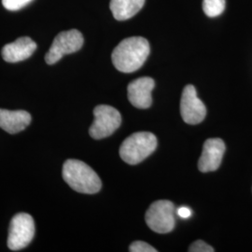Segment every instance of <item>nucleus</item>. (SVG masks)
<instances>
[{"label":"nucleus","mask_w":252,"mask_h":252,"mask_svg":"<svg viewBox=\"0 0 252 252\" xmlns=\"http://www.w3.org/2000/svg\"><path fill=\"white\" fill-rule=\"evenodd\" d=\"M35 235V222L27 213H19L12 218L9 224L8 246L9 250L17 252L25 249Z\"/></svg>","instance_id":"423d86ee"},{"label":"nucleus","mask_w":252,"mask_h":252,"mask_svg":"<svg viewBox=\"0 0 252 252\" xmlns=\"http://www.w3.org/2000/svg\"><path fill=\"white\" fill-rule=\"evenodd\" d=\"M31 1L32 0H2V4L8 10H18L27 6Z\"/></svg>","instance_id":"2eb2a0df"},{"label":"nucleus","mask_w":252,"mask_h":252,"mask_svg":"<svg viewBox=\"0 0 252 252\" xmlns=\"http://www.w3.org/2000/svg\"><path fill=\"white\" fill-rule=\"evenodd\" d=\"M63 178L74 190L81 193L94 194L102 187L101 180L94 170L85 162L75 159L63 163Z\"/></svg>","instance_id":"f03ea898"},{"label":"nucleus","mask_w":252,"mask_h":252,"mask_svg":"<svg viewBox=\"0 0 252 252\" xmlns=\"http://www.w3.org/2000/svg\"><path fill=\"white\" fill-rule=\"evenodd\" d=\"M225 0H203V9L208 17H217L225 9Z\"/></svg>","instance_id":"4468645a"},{"label":"nucleus","mask_w":252,"mask_h":252,"mask_svg":"<svg viewBox=\"0 0 252 252\" xmlns=\"http://www.w3.org/2000/svg\"><path fill=\"white\" fill-rule=\"evenodd\" d=\"M83 42V36L77 29H71L59 33L55 36L49 52L46 54V63L54 64L61 60L63 55L80 51Z\"/></svg>","instance_id":"0eeeda50"},{"label":"nucleus","mask_w":252,"mask_h":252,"mask_svg":"<svg viewBox=\"0 0 252 252\" xmlns=\"http://www.w3.org/2000/svg\"><path fill=\"white\" fill-rule=\"evenodd\" d=\"M145 0H111L110 10L118 21L132 18L143 8Z\"/></svg>","instance_id":"ddd939ff"},{"label":"nucleus","mask_w":252,"mask_h":252,"mask_svg":"<svg viewBox=\"0 0 252 252\" xmlns=\"http://www.w3.org/2000/svg\"><path fill=\"white\" fill-rule=\"evenodd\" d=\"M225 143L220 138H209L205 142L198 161L199 170L203 173L216 171L225 153Z\"/></svg>","instance_id":"1a4fd4ad"},{"label":"nucleus","mask_w":252,"mask_h":252,"mask_svg":"<svg viewBox=\"0 0 252 252\" xmlns=\"http://www.w3.org/2000/svg\"><path fill=\"white\" fill-rule=\"evenodd\" d=\"M94 121L89 134L94 139H102L112 135L122 124V116L117 109L108 105H99L94 109Z\"/></svg>","instance_id":"39448f33"},{"label":"nucleus","mask_w":252,"mask_h":252,"mask_svg":"<svg viewBox=\"0 0 252 252\" xmlns=\"http://www.w3.org/2000/svg\"><path fill=\"white\" fill-rule=\"evenodd\" d=\"M178 215L182 219H188L191 215V211L189 207H182L179 208Z\"/></svg>","instance_id":"a211bd4d"},{"label":"nucleus","mask_w":252,"mask_h":252,"mask_svg":"<svg viewBox=\"0 0 252 252\" xmlns=\"http://www.w3.org/2000/svg\"><path fill=\"white\" fill-rule=\"evenodd\" d=\"M129 251L131 252H157L156 249L143 241L133 242L129 248Z\"/></svg>","instance_id":"dca6fc26"},{"label":"nucleus","mask_w":252,"mask_h":252,"mask_svg":"<svg viewBox=\"0 0 252 252\" xmlns=\"http://www.w3.org/2000/svg\"><path fill=\"white\" fill-rule=\"evenodd\" d=\"M150 52V44L146 38L131 36L119 43L112 52L111 59L119 71L135 72L144 64Z\"/></svg>","instance_id":"f257e3e1"},{"label":"nucleus","mask_w":252,"mask_h":252,"mask_svg":"<svg viewBox=\"0 0 252 252\" xmlns=\"http://www.w3.org/2000/svg\"><path fill=\"white\" fill-rule=\"evenodd\" d=\"M157 148V138L150 132H137L128 136L121 145L120 156L128 164L144 161Z\"/></svg>","instance_id":"7ed1b4c3"},{"label":"nucleus","mask_w":252,"mask_h":252,"mask_svg":"<svg viewBox=\"0 0 252 252\" xmlns=\"http://www.w3.org/2000/svg\"><path fill=\"white\" fill-rule=\"evenodd\" d=\"M180 114L188 125H198L207 115L205 104L199 99L196 89L193 85L185 86L180 100Z\"/></svg>","instance_id":"6e6552de"},{"label":"nucleus","mask_w":252,"mask_h":252,"mask_svg":"<svg viewBox=\"0 0 252 252\" xmlns=\"http://www.w3.org/2000/svg\"><path fill=\"white\" fill-rule=\"evenodd\" d=\"M175 207L168 200H159L153 203L146 212V223L151 230L158 234H167L175 227Z\"/></svg>","instance_id":"20e7f679"},{"label":"nucleus","mask_w":252,"mask_h":252,"mask_svg":"<svg viewBox=\"0 0 252 252\" xmlns=\"http://www.w3.org/2000/svg\"><path fill=\"white\" fill-rule=\"evenodd\" d=\"M155 81L150 77H142L129 83L127 94L130 103L137 108H148L152 106V92Z\"/></svg>","instance_id":"9d476101"},{"label":"nucleus","mask_w":252,"mask_h":252,"mask_svg":"<svg viewBox=\"0 0 252 252\" xmlns=\"http://www.w3.org/2000/svg\"><path fill=\"white\" fill-rule=\"evenodd\" d=\"M31 123V115L25 110H8L0 108V128L9 134L24 131Z\"/></svg>","instance_id":"f8f14e48"},{"label":"nucleus","mask_w":252,"mask_h":252,"mask_svg":"<svg viewBox=\"0 0 252 252\" xmlns=\"http://www.w3.org/2000/svg\"><path fill=\"white\" fill-rule=\"evenodd\" d=\"M189 252H213L214 249L207 245L205 241L197 240L190 245L189 249Z\"/></svg>","instance_id":"f3484780"},{"label":"nucleus","mask_w":252,"mask_h":252,"mask_svg":"<svg viewBox=\"0 0 252 252\" xmlns=\"http://www.w3.org/2000/svg\"><path fill=\"white\" fill-rule=\"evenodd\" d=\"M36 50V42L28 36H23L14 42L4 46L2 57L8 63H18L27 60Z\"/></svg>","instance_id":"9b49d317"}]
</instances>
